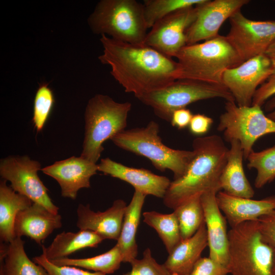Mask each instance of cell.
I'll use <instances>...</instances> for the list:
<instances>
[{
  "instance_id": "cell-10",
  "label": "cell",
  "mask_w": 275,
  "mask_h": 275,
  "mask_svg": "<svg viewBox=\"0 0 275 275\" xmlns=\"http://www.w3.org/2000/svg\"><path fill=\"white\" fill-rule=\"evenodd\" d=\"M40 170V163L28 156H10L0 161V175L3 179L10 182L15 191L50 212L59 213V207L53 203L47 188L38 175Z\"/></svg>"
},
{
  "instance_id": "cell-32",
  "label": "cell",
  "mask_w": 275,
  "mask_h": 275,
  "mask_svg": "<svg viewBox=\"0 0 275 275\" xmlns=\"http://www.w3.org/2000/svg\"><path fill=\"white\" fill-rule=\"evenodd\" d=\"M54 99L48 84H43L38 89L34 102L33 121L37 132L43 128L52 110Z\"/></svg>"
},
{
  "instance_id": "cell-31",
  "label": "cell",
  "mask_w": 275,
  "mask_h": 275,
  "mask_svg": "<svg viewBox=\"0 0 275 275\" xmlns=\"http://www.w3.org/2000/svg\"><path fill=\"white\" fill-rule=\"evenodd\" d=\"M247 159L248 168L257 170L254 182L256 188H262L275 179V145L259 152L253 150Z\"/></svg>"
},
{
  "instance_id": "cell-14",
  "label": "cell",
  "mask_w": 275,
  "mask_h": 275,
  "mask_svg": "<svg viewBox=\"0 0 275 275\" xmlns=\"http://www.w3.org/2000/svg\"><path fill=\"white\" fill-rule=\"evenodd\" d=\"M249 0H205L196 6V18L186 31V45L217 36L228 19L249 3Z\"/></svg>"
},
{
  "instance_id": "cell-33",
  "label": "cell",
  "mask_w": 275,
  "mask_h": 275,
  "mask_svg": "<svg viewBox=\"0 0 275 275\" xmlns=\"http://www.w3.org/2000/svg\"><path fill=\"white\" fill-rule=\"evenodd\" d=\"M130 264L131 269L123 275H171L164 265L156 262L151 251L147 248L141 259H135Z\"/></svg>"
},
{
  "instance_id": "cell-18",
  "label": "cell",
  "mask_w": 275,
  "mask_h": 275,
  "mask_svg": "<svg viewBox=\"0 0 275 275\" xmlns=\"http://www.w3.org/2000/svg\"><path fill=\"white\" fill-rule=\"evenodd\" d=\"M127 205L122 199L114 201L111 207L104 211L95 212L90 205L79 204L77 209V227L89 230L106 239L118 240Z\"/></svg>"
},
{
  "instance_id": "cell-44",
  "label": "cell",
  "mask_w": 275,
  "mask_h": 275,
  "mask_svg": "<svg viewBox=\"0 0 275 275\" xmlns=\"http://www.w3.org/2000/svg\"><path fill=\"white\" fill-rule=\"evenodd\" d=\"M273 66V74L275 73V59H271Z\"/></svg>"
},
{
  "instance_id": "cell-11",
  "label": "cell",
  "mask_w": 275,
  "mask_h": 275,
  "mask_svg": "<svg viewBox=\"0 0 275 275\" xmlns=\"http://www.w3.org/2000/svg\"><path fill=\"white\" fill-rule=\"evenodd\" d=\"M229 21L226 37L243 62L264 54L275 41V20H251L239 11Z\"/></svg>"
},
{
  "instance_id": "cell-3",
  "label": "cell",
  "mask_w": 275,
  "mask_h": 275,
  "mask_svg": "<svg viewBox=\"0 0 275 275\" xmlns=\"http://www.w3.org/2000/svg\"><path fill=\"white\" fill-rule=\"evenodd\" d=\"M177 79H185L223 85V76L228 69L243 63L226 36L202 43L186 45L176 54Z\"/></svg>"
},
{
  "instance_id": "cell-17",
  "label": "cell",
  "mask_w": 275,
  "mask_h": 275,
  "mask_svg": "<svg viewBox=\"0 0 275 275\" xmlns=\"http://www.w3.org/2000/svg\"><path fill=\"white\" fill-rule=\"evenodd\" d=\"M211 191L201 196L206 228L209 257L227 267L228 263V231L225 216L218 207L216 196Z\"/></svg>"
},
{
  "instance_id": "cell-7",
  "label": "cell",
  "mask_w": 275,
  "mask_h": 275,
  "mask_svg": "<svg viewBox=\"0 0 275 275\" xmlns=\"http://www.w3.org/2000/svg\"><path fill=\"white\" fill-rule=\"evenodd\" d=\"M228 263L231 275H272L274 249L262 239L257 221L228 231Z\"/></svg>"
},
{
  "instance_id": "cell-29",
  "label": "cell",
  "mask_w": 275,
  "mask_h": 275,
  "mask_svg": "<svg viewBox=\"0 0 275 275\" xmlns=\"http://www.w3.org/2000/svg\"><path fill=\"white\" fill-rule=\"evenodd\" d=\"M174 212L178 221L182 240L193 236L205 222L201 196L182 204Z\"/></svg>"
},
{
  "instance_id": "cell-21",
  "label": "cell",
  "mask_w": 275,
  "mask_h": 275,
  "mask_svg": "<svg viewBox=\"0 0 275 275\" xmlns=\"http://www.w3.org/2000/svg\"><path fill=\"white\" fill-rule=\"evenodd\" d=\"M208 246L205 222L191 237L182 240L169 256L163 265L171 275H185L193 268L201 257V254Z\"/></svg>"
},
{
  "instance_id": "cell-36",
  "label": "cell",
  "mask_w": 275,
  "mask_h": 275,
  "mask_svg": "<svg viewBox=\"0 0 275 275\" xmlns=\"http://www.w3.org/2000/svg\"><path fill=\"white\" fill-rule=\"evenodd\" d=\"M257 222L263 240L275 249V209L260 217Z\"/></svg>"
},
{
  "instance_id": "cell-40",
  "label": "cell",
  "mask_w": 275,
  "mask_h": 275,
  "mask_svg": "<svg viewBox=\"0 0 275 275\" xmlns=\"http://www.w3.org/2000/svg\"><path fill=\"white\" fill-rule=\"evenodd\" d=\"M265 109L267 111L269 112L267 116L271 120L275 121V96L266 102Z\"/></svg>"
},
{
  "instance_id": "cell-23",
  "label": "cell",
  "mask_w": 275,
  "mask_h": 275,
  "mask_svg": "<svg viewBox=\"0 0 275 275\" xmlns=\"http://www.w3.org/2000/svg\"><path fill=\"white\" fill-rule=\"evenodd\" d=\"M146 196L135 190L130 203L126 206L120 234L116 243L122 255L123 262L130 263L136 259L138 248L135 236Z\"/></svg>"
},
{
  "instance_id": "cell-42",
  "label": "cell",
  "mask_w": 275,
  "mask_h": 275,
  "mask_svg": "<svg viewBox=\"0 0 275 275\" xmlns=\"http://www.w3.org/2000/svg\"><path fill=\"white\" fill-rule=\"evenodd\" d=\"M265 54L271 59H275V41L267 50Z\"/></svg>"
},
{
  "instance_id": "cell-35",
  "label": "cell",
  "mask_w": 275,
  "mask_h": 275,
  "mask_svg": "<svg viewBox=\"0 0 275 275\" xmlns=\"http://www.w3.org/2000/svg\"><path fill=\"white\" fill-rule=\"evenodd\" d=\"M227 267L214 261L209 257H201L192 269L185 275H227Z\"/></svg>"
},
{
  "instance_id": "cell-27",
  "label": "cell",
  "mask_w": 275,
  "mask_h": 275,
  "mask_svg": "<svg viewBox=\"0 0 275 275\" xmlns=\"http://www.w3.org/2000/svg\"><path fill=\"white\" fill-rule=\"evenodd\" d=\"M59 266H72L82 268L104 274L113 273L123 262V256L117 244L102 254L86 258H64L50 261Z\"/></svg>"
},
{
  "instance_id": "cell-26",
  "label": "cell",
  "mask_w": 275,
  "mask_h": 275,
  "mask_svg": "<svg viewBox=\"0 0 275 275\" xmlns=\"http://www.w3.org/2000/svg\"><path fill=\"white\" fill-rule=\"evenodd\" d=\"M24 242L21 237H16L8 243L4 260L7 275H48L41 265L31 260L26 255Z\"/></svg>"
},
{
  "instance_id": "cell-34",
  "label": "cell",
  "mask_w": 275,
  "mask_h": 275,
  "mask_svg": "<svg viewBox=\"0 0 275 275\" xmlns=\"http://www.w3.org/2000/svg\"><path fill=\"white\" fill-rule=\"evenodd\" d=\"M33 261L42 266L46 270L48 275H106L98 272H89L75 266L56 265L48 260L43 253L33 257Z\"/></svg>"
},
{
  "instance_id": "cell-15",
  "label": "cell",
  "mask_w": 275,
  "mask_h": 275,
  "mask_svg": "<svg viewBox=\"0 0 275 275\" xmlns=\"http://www.w3.org/2000/svg\"><path fill=\"white\" fill-rule=\"evenodd\" d=\"M41 170L58 182L63 197L74 200L80 189L90 187V178L97 174L98 167L80 156L56 161Z\"/></svg>"
},
{
  "instance_id": "cell-5",
  "label": "cell",
  "mask_w": 275,
  "mask_h": 275,
  "mask_svg": "<svg viewBox=\"0 0 275 275\" xmlns=\"http://www.w3.org/2000/svg\"><path fill=\"white\" fill-rule=\"evenodd\" d=\"M92 31L132 44H144L148 33L143 4L135 0H101L88 19Z\"/></svg>"
},
{
  "instance_id": "cell-9",
  "label": "cell",
  "mask_w": 275,
  "mask_h": 275,
  "mask_svg": "<svg viewBox=\"0 0 275 275\" xmlns=\"http://www.w3.org/2000/svg\"><path fill=\"white\" fill-rule=\"evenodd\" d=\"M225 111L219 117L217 130L224 132L228 142L238 141L247 159L255 142L267 134L275 133V121L265 115L261 106H240L226 101Z\"/></svg>"
},
{
  "instance_id": "cell-6",
  "label": "cell",
  "mask_w": 275,
  "mask_h": 275,
  "mask_svg": "<svg viewBox=\"0 0 275 275\" xmlns=\"http://www.w3.org/2000/svg\"><path fill=\"white\" fill-rule=\"evenodd\" d=\"M131 108L129 102H118L109 96L97 94L88 101L85 114V132L80 156L96 163L103 144L125 130Z\"/></svg>"
},
{
  "instance_id": "cell-2",
  "label": "cell",
  "mask_w": 275,
  "mask_h": 275,
  "mask_svg": "<svg viewBox=\"0 0 275 275\" xmlns=\"http://www.w3.org/2000/svg\"><path fill=\"white\" fill-rule=\"evenodd\" d=\"M228 150L217 135L196 138L193 142V158L185 174L171 181L163 198L164 205L174 210L205 193L221 191L219 178Z\"/></svg>"
},
{
  "instance_id": "cell-43",
  "label": "cell",
  "mask_w": 275,
  "mask_h": 275,
  "mask_svg": "<svg viewBox=\"0 0 275 275\" xmlns=\"http://www.w3.org/2000/svg\"><path fill=\"white\" fill-rule=\"evenodd\" d=\"M272 275H275V250H274V259H273V267H272Z\"/></svg>"
},
{
  "instance_id": "cell-19",
  "label": "cell",
  "mask_w": 275,
  "mask_h": 275,
  "mask_svg": "<svg viewBox=\"0 0 275 275\" xmlns=\"http://www.w3.org/2000/svg\"><path fill=\"white\" fill-rule=\"evenodd\" d=\"M62 226L60 214L50 212L40 204L33 203L17 213L14 232L15 237L27 236L41 245L54 230Z\"/></svg>"
},
{
  "instance_id": "cell-20",
  "label": "cell",
  "mask_w": 275,
  "mask_h": 275,
  "mask_svg": "<svg viewBox=\"0 0 275 275\" xmlns=\"http://www.w3.org/2000/svg\"><path fill=\"white\" fill-rule=\"evenodd\" d=\"M216 201L231 228L260 217L275 209V195L261 200L233 196L219 191Z\"/></svg>"
},
{
  "instance_id": "cell-28",
  "label": "cell",
  "mask_w": 275,
  "mask_h": 275,
  "mask_svg": "<svg viewBox=\"0 0 275 275\" xmlns=\"http://www.w3.org/2000/svg\"><path fill=\"white\" fill-rule=\"evenodd\" d=\"M144 222L154 229L170 254L182 240L177 217L173 211L170 214L155 211L143 213Z\"/></svg>"
},
{
  "instance_id": "cell-8",
  "label": "cell",
  "mask_w": 275,
  "mask_h": 275,
  "mask_svg": "<svg viewBox=\"0 0 275 275\" xmlns=\"http://www.w3.org/2000/svg\"><path fill=\"white\" fill-rule=\"evenodd\" d=\"M215 98L235 102L231 93L223 85L185 79H176L163 88L144 94L138 99L151 107L158 117L170 122L175 111L186 108L198 101Z\"/></svg>"
},
{
  "instance_id": "cell-22",
  "label": "cell",
  "mask_w": 275,
  "mask_h": 275,
  "mask_svg": "<svg viewBox=\"0 0 275 275\" xmlns=\"http://www.w3.org/2000/svg\"><path fill=\"white\" fill-rule=\"evenodd\" d=\"M230 143L227 162L219 178L221 189L233 196L252 198L254 190L244 173L243 152L241 145L236 140H232Z\"/></svg>"
},
{
  "instance_id": "cell-1",
  "label": "cell",
  "mask_w": 275,
  "mask_h": 275,
  "mask_svg": "<svg viewBox=\"0 0 275 275\" xmlns=\"http://www.w3.org/2000/svg\"><path fill=\"white\" fill-rule=\"evenodd\" d=\"M100 41L103 53L98 59L127 93L139 98L162 89L177 79L178 64L173 58L147 45L132 44L105 35Z\"/></svg>"
},
{
  "instance_id": "cell-25",
  "label": "cell",
  "mask_w": 275,
  "mask_h": 275,
  "mask_svg": "<svg viewBox=\"0 0 275 275\" xmlns=\"http://www.w3.org/2000/svg\"><path fill=\"white\" fill-rule=\"evenodd\" d=\"M3 179L0 182L1 241L9 243L15 238L14 225L17 213L32 205L29 198L15 191Z\"/></svg>"
},
{
  "instance_id": "cell-12",
  "label": "cell",
  "mask_w": 275,
  "mask_h": 275,
  "mask_svg": "<svg viewBox=\"0 0 275 275\" xmlns=\"http://www.w3.org/2000/svg\"><path fill=\"white\" fill-rule=\"evenodd\" d=\"M273 74L272 60L262 54L228 69L223 76L222 83L240 106H250L258 88Z\"/></svg>"
},
{
  "instance_id": "cell-41",
  "label": "cell",
  "mask_w": 275,
  "mask_h": 275,
  "mask_svg": "<svg viewBox=\"0 0 275 275\" xmlns=\"http://www.w3.org/2000/svg\"><path fill=\"white\" fill-rule=\"evenodd\" d=\"M6 252L4 250H0V275H7L4 268V260Z\"/></svg>"
},
{
  "instance_id": "cell-37",
  "label": "cell",
  "mask_w": 275,
  "mask_h": 275,
  "mask_svg": "<svg viewBox=\"0 0 275 275\" xmlns=\"http://www.w3.org/2000/svg\"><path fill=\"white\" fill-rule=\"evenodd\" d=\"M275 96V73L270 75L256 90L252 105L261 106L272 96Z\"/></svg>"
},
{
  "instance_id": "cell-30",
  "label": "cell",
  "mask_w": 275,
  "mask_h": 275,
  "mask_svg": "<svg viewBox=\"0 0 275 275\" xmlns=\"http://www.w3.org/2000/svg\"><path fill=\"white\" fill-rule=\"evenodd\" d=\"M205 0H145L143 3L148 29L158 20L180 9L194 7Z\"/></svg>"
},
{
  "instance_id": "cell-13",
  "label": "cell",
  "mask_w": 275,
  "mask_h": 275,
  "mask_svg": "<svg viewBox=\"0 0 275 275\" xmlns=\"http://www.w3.org/2000/svg\"><path fill=\"white\" fill-rule=\"evenodd\" d=\"M196 16V6L179 10L166 16L150 29L145 44L166 56L175 58L186 45V31Z\"/></svg>"
},
{
  "instance_id": "cell-38",
  "label": "cell",
  "mask_w": 275,
  "mask_h": 275,
  "mask_svg": "<svg viewBox=\"0 0 275 275\" xmlns=\"http://www.w3.org/2000/svg\"><path fill=\"white\" fill-rule=\"evenodd\" d=\"M213 122L211 118L205 115H193L188 126L189 130L194 135H201L208 131Z\"/></svg>"
},
{
  "instance_id": "cell-39",
  "label": "cell",
  "mask_w": 275,
  "mask_h": 275,
  "mask_svg": "<svg viewBox=\"0 0 275 275\" xmlns=\"http://www.w3.org/2000/svg\"><path fill=\"white\" fill-rule=\"evenodd\" d=\"M193 116V115L189 109H179L173 112L170 122L173 126L182 129L188 127Z\"/></svg>"
},
{
  "instance_id": "cell-24",
  "label": "cell",
  "mask_w": 275,
  "mask_h": 275,
  "mask_svg": "<svg viewBox=\"0 0 275 275\" xmlns=\"http://www.w3.org/2000/svg\"><path fill=\"white\" fill-rule=\"evenodd\" d=\"M103 240L100 235L89 230L64 231L58 234L48 247L42 245V253L49 261L67 258L78 250L96 248Z\"/></svg>"
},
{
  "instance_id": "cell-4",
  "label": "cell",
  "mask_w": 275,
  "mask_h": 275,
  "mask_svg": "<svg viewBox=\"0 0 275 275\" xmlns=\"http://www.w3.org/2000/svg\"><path fill=\"white\" fill-rule=\"evenodd\" d=\"M159 132L158 124L151 121L145 127L125 129L111 140L120 148L148 158L157 170L171 171L174 180L179 179L185 174L194 152L167 146Z\"/></svg>"
},
{
  "instance_id": "cell-16",
  "label": "cell",
  "mask_w": 275,
  "mask_h": 275,
  "mask_svg": "<svg viewBox=\"0 0 275 275\" xmlns=\"http://www.w3.org/2000/svg\"><path fill=\"white\" fill-rule=\"evenodd\" d=\"M98 167V171L129 183L135 191L146 196L163 199L171 182L166 176L155 174L145 169L127 167L108 157L101 159Z\"/></svg>"
}]
</instances>
